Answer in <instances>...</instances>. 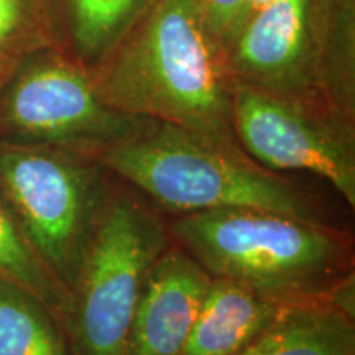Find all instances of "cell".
I'll list each match as a JSON object with an SVG mask.
<instances>
[{
	"label": "cell",
	"mask_w": 355,
	"mask_h": 355,
	"mask_svg": "<svg viewBox=\"0 0 355 355\" xmlns=\"http://www.w3.org/2000/svg\"><path fill=\"white\" fill-rule=\"evenodd\" d=\"M99 61L89 73L109 107L241 146L224 46L191 0H155L140 25Z\"/></svg>",
	"instance_id": "cell-1"
},
{
	"label": "cell",
	"mask_w": 355,
	"mask_h": 355,
	"mask_svg": "<svg viewBox=\"0 0 355 355\" xmlns=\"http://www.w3.org/2000/svg\"><path fill=\"white\" fill-rule=\"evenodd\" d=\"M97 162L181 216L250 207L316 220L295 186L257 165L241 146L166 122L145 119Z\"/></svg>",
	"instance_id": "cell-2"
},
{
	"label": "cell",
	"mask_w": 355,
	"mask_h": 355,
	"mask_svg": "<svg viewBox=\"0 0 355 355\" xmlns=\"http://www.w3.org/2000/svg\"><path fill=\"white\" fill-rule=\"evenodd\" d=\"M168 230L211 277L282 301L326 295L349 257L344 239L318 220L265 209L193 212Z\"/></svg>",
	"instance_id": "cell-3"
},
{
	"label": "cell",
	"mask_w": 355,
	"mask_h": 355,
	"mask_svg": "<svg viewBox=\"0 0 355 355\" xmlns=\"http://www.w3.org/2000/svg\"><path fill=\"white\" fill-rule=\"evenodd\" d=\"M170 230L127 193L107 198L84 250L63 331L71 355H128L133 313Z\"/></svg>",
	"instance_id": "cell-4"
},
{
	"label": "cell",
	"mask_w": 355,
	"mask_h": 355,
	"mask_svg": "<svg viewBox=\"0 0 355 355\" xmlns=\"http://www.w3.org/2000/svg\"><path fill=\"white\" fill-rule=\"evenodd\" d=\"M97 163L50 146L0 144V196L35 254L69 295L109 198Z\"/></svg>",
	"instance_id": "cell-5"
},
{
	"label": "cell",
	"mask_w": 355,
	"mask_h": 355,
	"mask_svg": "<svg viewBox=\"0 0 355 355\" xmlns=\"http://www.w3.org/2000/svg\"><path fill=\"white\" fill-rule=\"evenodd\" d=\"M144 121L102 102L89 69L64 48L35 53L0 87V144L97 159Z\"/></svg>",
	"instance_id": "cell-6"
},
{
	"label": "cell",
	"mask_w": 355,
	"mask_h": 355,
	"mask_svg": "<svg viewBox=\"0 0 355 355\" xmlns=\"http://www.w3.org/2000/svg\"><path fill=\"white\" fill-rule=\"evenodd\" d=\"M232 127L257 165L273 173H314L355 206L352 119L324 102L235 83Z\"/></svg>",
	"instance_id": "cell-7"
},
{
	"label": "cell",
	"mask_w": 355,
	"mask_h": 355,
	"mask_svg": "<svg viewBox=\"0 0 355 355\" xmlns=\"http://www.w3.org/2000/svg\"><path fill=\"white\" fill-rule=\"evenodd\" d=\"M212 277L170 243L150 270L133 313L128 355H183Z\"/></svg>",
	"instance_id": "cell-8"
},
{
	"label": "cell",
	"mask_w": 355,
	"mask_h": 355,
	"mask_svg": "<svg viewBox=\"0 0 355 355\" xmlns=\"http://www.w3.org/2000/svg\"><path fill=\"white\" fill-rule=\"evenodd\" d=\"M290 303L261 295L245 283L212 277L183 355H237Z\"/></svg>",
	"instance_id": "cell-9"
},
{
	"label": "cell",
	"mask_w": 355,
	"mask_h": 355,
	"mask_svg": "<svg viewBox=\"0 0 355 355\" xmlns=\"http://www.w3.org/2000/svg\"><path fill=\"white\" fill-rule=\"evenodd\" d=\"M326 295L293 301L237 355H355L354 319Z\"/></svg>",
	"instance_id": "cell-10"
},
{
	"label": "cell",
	"mask_w": 355,
	"mask_h": 355,
	"mask_svg": "<svg viewBox=\"0 0 355 355\" xmlns=\"http://www.w3.org/2000/svg\"><path fill=\"white\" fill-rule=\"evenodd\" d=\"M0 355H71L55 314L32 293L2 278Z\"/></svg>",
	"instance_id": "cell-11"
},
{
	"label": "cell",
	"mask_w": 355,
	"mask_h": 355,
	"mask_svg": "<svg viewBox=\"0 0 355 355\" xmlns=\"http://www.w3.org/2000/svg\"><path fill=\"white\" fill-rule=\"evenodd\" d=\"M48 48H64L56 0H0V87L24 61Z\"/></svg>",
	"instance_id": "cell-12"
},
{
	"label": "cell",
	"mask_w": 355,
	"mask_h": 355,
	"mask_svg": "<svg viewBox=\"0 0 355 355\" xmlns=\"http://www.w3.org/2000/svg\"><path fill=\"white\" fill-rule=\"evenodd\" d=\"M0 278L24 288L42 301L64 326L71 295L48 272L21 232L10 207L0 196Z\"/></svg>",
	"instance_id": "cell-13"
},
{
	"label": "cell",
	"mask_w": 355,
	"mask_h": 355,
	"mask_svg": "<svg viewBox=\"0 0 355 355\" xmlns=\"http://www.w3.org/2000/svg\"><path fill=\"white\" fill-rule=\"evenodd\" d=\"M141 3L144 0H64L79 63L101 60L121 40Z\"/></svg>",
	"instance_id": "cell-14"
},
{
	"label": "cell",
	"mask_w": 355,
	"mask_h": 355,
	"mask_svg": "<svg viewBox=\"0 0 355 355\" xmlns=\"http://www.w3.org/2000/svg\"><path fill=\"white\" fill-rule=\"evenodd\" d=\"M209 25L222 46H225L237 28L242 0H191Z\"/></svg>",
	"instance_id": "cell-15"
},
{
	"label": "cell",
	"mask_w": 355,
	"mask_h": 355,
	"mask_svg": "<svg viewBox=\"0 0 355 355\" xmlns=\"http://www.w3.org/2000/svg\"><path fill=\"white\" fill-rule=\"evenodd\" d=\"M270 2H273V0H242V7H241V13H239V21H237V28H235V32H237V30L241 28L243 24H245V20L250 19V17L254 15L255 12H259L260 8L268 6Z\"/></svg>",
	"instance_id": "cell-16"
}]
</instances>
